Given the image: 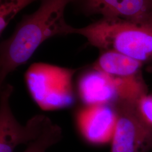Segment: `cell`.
<instances>
[{
  "label": "cell",
  "mask_w": 152,
  "mask_h": 152,
  "mask_svg": "<svg viewBox=\"0 0 152 152\" xmlns=\"http://www.w3.org/2000/svg\"><path fill=\"white\" fill-rule=\"evenodd\" d=\"M38 9L24 15L10 37L0 46V85L19 66L27 62L38 47L56 36L69 34L65 22L66 6L73 0H40Z\"/></svg>",
  "instance_id": "cell-1"
},
{
  "label": "cell",
  "mask_w": 152,
  "mask_h": 152,
  "mask_svg": "<svg viewBox=\"0 0 152 152\" xmlns=\"http://www.w3.org/2000/svg\"><path fill=\"white\" fill-rule=\"evenodd\" d=\"M69 34L81 35L101 51L113 50L143 63L152 59V24L101 18L86 27H71Z\"/></svg>",
  "instance_id": "cell-2"
},
{
  "label": "cell",
  "mask_w": 152,
  "mask_h": 152,
  "mask_svg": "<svg viewBox=\"0 0 152 152\" xmlns=\"http://www.w3.org/2000/svg\"><path fill=\"white\" fill-rule=\"evenodd\" d=\"M78 70L35 63L26 71L25 80L33 99L42 109L65 108L75 102L72 79Z\"/></svg>",
  "instance_id": "cell-3"
},
{
  "label": "cell",
  "mask_w": 152,
  "mask_h": 152,
  "mask_svg": "<svg viewBox=\"0 0 152 152\" xmlns=\"http://www.w3.org/2000/svg\"><path fill=\"white\" fill-rule=\"evenodd\" d=\"M136 103L118 98L112 104L116 120L110 152L152 151V126L141 117Z\"/></svg>",
  "instance_id": "cell-4"
},
{
  "label": "cell",
  "mask_w": 152,
  "mask_h": 152,
  "mask_svg": "<svg viewBox=\"0 0 152 152\" xmlns=\"http://www.w3.org/2000/svg\"><path fill=\"white\" fill-rule=\"evenodd\" d=\"M13 91V86L8 83L2 85L0 92V152H13L18 145L35 140L49 118L37 114L26 125H21L14 117L10 105Z\"/></svg>",
  "instance_id": "cell-5"
},
{
  "label": "cell",
  "mask_w": 152,
  "mask_h": 152,
  "mask_svg": "<svg viewBox=\"0 0 152 152\" xmlns=\"http://www.w3.org/2000/svg\"><path fill=\"white\" fill-rule=\"evenodd\" d=\"M77 13L100 15L140 24H152V0H73Z\"/></svg>",
  "instance_id": "cell-6"
},
{
  "label": "cell",
  "mask_w": 152,
  "mask_h": 152,
  "mask_svg": "<svg viewBox=\"0 0 152 152\" xmlns=\"http://www.w3.org/2000/svg\"><path fill=\"white\" fill-rule=\"evenodd\" d=\"M115 120L112 105L87 106L78 117V126L83 136L88 142L98 145L111 141Z\"/></svg>",
  "instance_id": "cell-7"
},
{
  "label": "cell",
  "mask_w": 152,
  "mask_h": 152,
  "mask_svg": "<svg viewBox=\"0 0 152 152\" xmlns=\"http://www.w3.org/2000/svg\"><path fill=\"white\" fill-rule=\"evenodd\" d=\"M78 91L87 106L113 104L118 98L114 77L93 68L80 78Z\"/></svg>",
  "instance_id": "cell-8"
},
{
  "label": "cell",
  "mask_w": 152,
  "mask_h": 152,
  "mask_svg": "<svg viewBox=\"0 0 152 152\" xmlns=\"http://www.w3.org/2000/svg\"><path fill=\"white\" fill-rule=\"evenodd\" d=\"M143 63L113 50L101 51L92 68L115 77L140 75Z\"/></svg>",
  "instance_id": "cell-9"
},
{
  "label": "cell",
  "mask_w": 152,
  "mask_h": 152,
  "mask_svg": "<svg viewBox=\"0 0 152 152\" xmlns=\"http://www.w3.org/2000/svg\"><path fill=\"white\" fill-rule=\"evenodd\" d=\"M113 77L118 98L136 102L147 94V87L141 75L128 77Z\"/></svg>",
  "instance_id": "cell-10"
},
{
  "label": "cell",
  "mask_w": 152,
  "mask_h": 152,
  "mask_svg": "<svg viewBox=\"0 0 152 152\" xmlns=\"http://www.w3.org/2000/svg\"><path fill=\"white\" fill-rule=\"evenodd\" d=\"M61 137V128L54 124L49 118L41 134L29 143L27 148L23 152H46L50 147L60 141Z\"/></svg>",
  "instance_id": "cell-11"
},
{
  "label": "cell",
  "mask_w": 152,
  "mask_h": 152,
  "mask_svg": "<svg viewBox=\"0 0 152 152\" xmlns=\"http://www.w3.org/2000/svg\"><path fill=\"white\" fill-rule=\"evenodd\" d=\"M37 0H0V34L26 6Z\"/></svg>",
  "instance_id": "cell-12"
},
{
  "label": "cell",
  "mask_w": 152,
  "mask_h": 152,
  "mask_svg": "<svg viewBox=\"0 0 152 152\" xmlns=\"http://www.w3.org/2000/svg\"><path fill=\"white\" fill-rule=\"evenodd\" d=\"M137 109L147 124L152 126V96L145 94L136 103Z\"/></svg>",
  "instance_id": "cell-13"
}]
</instances>
